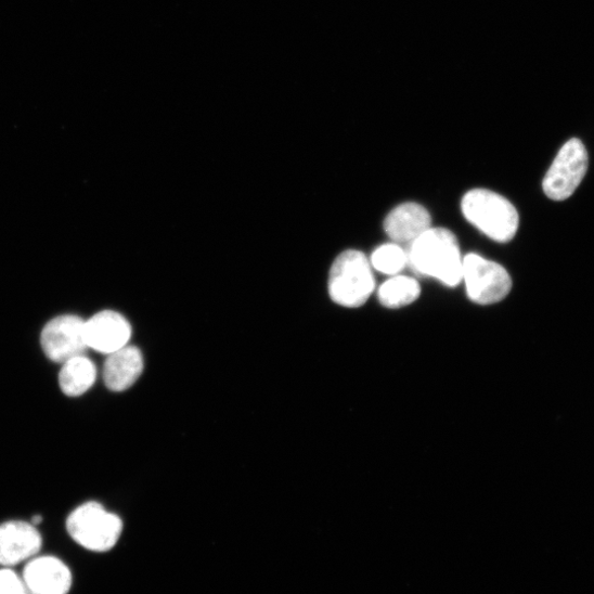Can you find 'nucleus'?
<instances>
[{"mask_svg":"<svg viewBox=\"0 0 594 594\" xmlns=\"http://www.w3.org/2000/svg\"><path fill=\"white\" fill-rule=\"evenodd\" d=\"M408 263L417 273L432 276L444 285L463 280V259L456 236L443 229H429L410 245Z\"/></svg>","mask_w":594,"mask_h":594,"instance_id":"f257e3e1","label":"nucleus"},{"mask_svg":"<svg viewBox=\"0 0 594 594\" xmlns=\"http://www.w3.org/2000/svg\"><path fill=\"white\" fill-rule=\"evenodd\" d=\"M466 219L490 240L505 244L518 230V214L505 197L488 190L468 192L462 201Z\"/></svg>","mask_w":594,"mask_h":594,"instance_id":"f03ea898","label":"nucleus"},{"mask_svg":"<svg viewBox=\"0 0 594 594\" xmlns=\"http://www.w3.org/2000/svg\"><path fill=\"white\" fill-rule=\"evenodd\" d=\"M376 287L367 258L358 250H347L332 266L328 280L331 299L338 306L362 307Z\"/></svg>","mask_w":594,"mask_h":594,"instance_id":"7ed1b4c3","label":"nucleus"},{"mask_svg":"<svg viewBox=\"0 0 594 594\" xmlns=\"http://www.w3.org/2000/svg\"><path fill=\"white\" fill-rule=\"evenodd\" d=\"M66 530L74 542L96 553L114 548L121 532L119 516L98 502H88L74 509L66 519Z\"/></svg>","mask_w":594,"mask_h":594,"instance_id":"20e7f679","label":"nucleus"},{"mask_svg":"<svg viewBox=\"0 0 594 594\" xmlns=\"http://www.w3.org/2000/svg\"><path fill=\"white\" fill-rule=\"evenodd\" d=\"M463 280L469 299L480 306L501 302L512 288L511 276L502 266L476 254L463 259Z\"/></svg>","mask_w":594,"mask_h":594,"instance_id":"39448f33","label":"nucleus"},{"mask_svg":"<svg viewBox=\"0 0 594 594\" xmlns=\"http://www.w3.org/2000/svg\"><path fill=\"white\" fill-rule=\"evenodd\" d=\"M587 154L579 139H571L560 148L543 181L545 194L553 201L569 198L587 170Z\"/></svg>","mask_w":594,"mask_h":594,"instance_id":"423d86ee","label":"nucleus"},{"mask_svg":"<svg viewBox=\"0 0 594 594\" xmlns=\"http://www.w3.org/2000/svg\"><path fill=\"white\" fill-rule=\"evenodd\" d=\"M40 344L48 359L56 363L85 354L89 348L86 321L74 315L57 317L44 326Z\"/></svg>","mask_w":594,"mask_h":594,"instance_id":"0eeeda50","label":"nucleus"},{"mask_svg":"<svg viewBox=\"0 0 594 594\" xmlns=\"http://www.w3.org/2000/svg\"><path fill=\"white\" fill-rule=\"evenodd\" d=\"M41 546L42 538L33 524L11 521L0 526V565L5 568L29 561Z\"/></svg>","mask_w":594,"mask_h":594,"instance_id":"6e6552de","label":"nucleus"},{"mask_svg":"<svg viewBox=\"0 0 594 594\" xmlns=\"http://www.w3.org/2000/svg\"><path fill=\"white\" fill-rule=\"evenodd\" d=\"M88 347L109 354L126 347L131 338V326L119 313L103 311L86 322Z\"/></svg>","mask_w":594,"mask_h":594,"instance_id":"1a4fd4ad","label":"nucleus"},{"mask_svg":"<svg viewBox=\"0 0 594 594\" xmlns=\"http://www.w3.org/2000/svg\"><path fill=\"white\" fill-rule=\"evenodd\" d=\"M23 578L34 594H67L73 582L69 568L52 556L30 559Z\"/></svg>","mask_w":594,"mask_h":594,"instance_id":"9d476101","label":"nucleus"},{"mask_svg":"<svg viewBox=\"0 0 594 594\" xmlns=\"http://www.w3.org/2000/svg\"><path fill=\"white\" fill-rule=\"evenodd\" d=\"M431 218L425 207L404 203L396 207L385 220V231L396 244L411 245L430 229Z\"/></svg>","mask_w":594,"mask_h":594,"instance_id":"9b49d317","label":"nucleus"},{"mask_svg":"<svg viewBox=\"0 0 594 594\" xmlns=\"http://www.w3.org/2000/svg\"><path fill=\"white\" fill-rule=\"evenodd\" d=\"M144 362L141 351L133 346L107 354L103 366L105 386L114 392L131 388L142 375Z\"/></svg>","mask_w":594,"mask_h":594,"instance_id":"f8f14e48","label":"nucleus"},{"mask_svg":"<svg viewBox=\"0 0 594 594\" xmlns=\"http://www.w3.org/2000/svg\"><path fill=\"white\" fill-rule=\"evenodd\" d=\"M96 378V365L86 354H81L62 363L59 385L65 396L77 398L87 393L94 386Z\"/></svg>","mask_w":594,"mask_h":594,"instance_id":"ddd939ff","label":"nucleus"},{"mask_svg":"<svg viewBox=\"0 0 594 594\" xmlns=\"http://www.w3.org/2000/svg\"><path fill=\"white\" fill-rule=\"evenodd\" d=\"M421 286L409 276H395L385 282L378 292L380 304L388 309L408 307L418 299Z\"/></svg>","mask_w":594,"mask_h":594,"instance_id":"4468645a","label":"nucleus"},{"mask_svg":"<svg viewBox=\"0 0 594 594\" xmlns=\"http://www.w3.org/2000/svg\"><path fill=\"white\" fill-rule=\"evenodd\" d=\"M371 264L382 273L395 275L408 264V255L397 244L384 245L371 256Z\"/></svg>","mask_w":594,"mask_h":594,"instance_id":"2eb2a0df","label":"nucleus"},{"mask_svg":"<svg viewBox=\"0 0 594 594\" xmlns=\"http://www.w3.org/2000/svg\"><path fill=\"white\" fill-rule=\"evenodd\" d=\"M0 594H34L23 576L10 568L0 569Z\"/></svg>","mask_w":594,"mask_h":594,"instance_id":"dca6fc26","label":"nucleus"},{"mask_svg":"<svg viewBox=\"0 0 594 594\" xmlns=\"http://www.w3.org/2000/svg\"><path fill=\"white\" fill-rule=\"evenodd\" d=\"M42 522V517L41 516H35L33 518V525L36 527L38 525H40Z\"/></svg>","mask_w":594,"mask_h":594,"instance_id":"f3484780","label":"nucleus"}]
</instances>
